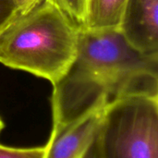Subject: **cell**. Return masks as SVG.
I'll list each match as a JSON object with an SVG mask.
<instances>
[{
  "label": "cell",
  "mask_w": 158,
  "mask_h": 158,
  "mask_svg": "<svg viewBox=\"0 0 158 158\" xmlns=\"http://www.w3.org/2000/svg\"><path fill=\"white\" fill-rule=\"evenodd\" d=\"M79 29L50 0L18 15L0 33V63L56 82L78 52Z\"/></svg>",
  "instance_id": "2"
},
{
  "label": "cell",
  "mask_w": 158,
  "mask_h": 158,
  "mask_svg": "<svg viewBox=\"0 0 158 158\" xmlns=\"http://www.w3.org/2000/svg\"><path fill=\"white\" fill-rule=\"evenodd\" d=\"M101 158H158V96L109 102L98 131Z\"/></svg>",
  "instance_id": "3"
},
{
  "label": "cell",
  "mask_w": 158,
  "mask_h": 158,
  "mask_svg": "<svg viewBox=\"0 0 158 158\" xmlns=\"http://www.w3.org/2000/svg\"><path fill=\"white\" fill-rule=\"evenodd\" d=\"M18 8V15L24 14L41 4L44 0H13Z\"/></svg>",
  "instance_id": "10"
},
{
  "label": "cell",
  "mask_w": 158,
  "mask_h": 158,
  "mask_svg": "<svg viewBox=\"0 0 158 158\" xmlns=\"http://www.w3.org/2000/svg\"><path fill=\"white\" fill-rule=\"evenodd\" d=\"M105 106L92 110L73 122L52 129L44 158H82L101 125Z\"/></svg>",
  "instance_id": "5"
},
{
  "label": "cell",
  "mask_w": 158,
  "mask_h": 158,
  "mask_svg": "<svg viewBox=\"0 0 158 158\" xmlns=\"http://www.w3.org/2000/svg\"><path fill=\"white\" fill-rule=\"evenodd\" d=\"M4 127H5V125H4V122H3V120L1 119V118H0V132L2 131V130L4 129Z\"/></svg>",
  "instance_id": "12"
},
{
  "label": "cell",
  "mask_w": 158,
  "mask_h": 158,
  "mask_svg": "<svg viewBox=\"0 0 158 158\" xmlns=\"http://www.w3.org/2000/svg\"><path fill=\"white\" fill-rule=\"evenodd\" d=\"M158 0H128L118 31L144 55H158Z\"/></svg>",
  "instance_id": "4"
},
{
  "label": "cell",
  "mask_w": 158,
  "mask_h": 158,
  "mask_svg": "<svg viewBox=\"0 0 158 158\" xmlns=\"http://www.w3.org/2000/svg\"><path fill=\"white\" fill-rule=\"evenodd\" d=\"M82 158H101L99 141H98V131H97L96 135L94 136V138L93 139L92 143H90L89 147L87 148L86 152L84 153Z\"/></svg>",
  "instance_id": "11"
},
{
  "label": "cell",
  "mask_w": 158,
  "mask_h": 158,
  "mask_svg": "<svg viewBox=\"0 0 158 158\" xmlns=\"http://www.w3.org/2000/svg\"><path fill=\"white\" fill-rule=\"evenodd\" d=\"M18 16V8L13 0H0V33Z\"/></svg>",
  "instance_id": "9"
},
{
  "label": "cell",
  "mask_w": 158,
  "mask_h": 158,
  "mask_svg": "<svg viewBox=\"0 0 158 158\" xmlns=\"http://www.w3.org/2000/svg\"><path fill=\"white\" fill-rule=\"evenodd\" d=\"M45 146L13 148L0 144V158H44Z\"/></svg>",
  "instance_id": "8"
},
{
  "label": "cell",
  "mask_w": 158,
  "mask_h": 158,
  "mask_svg": "<svg viewBox=\"0 0 158 158\" xmlns=\"http://www.w3.org/2000/svg\"><path fill=\"white\" fill-rule=\"evenodd\" d=\"M52 1L78 28L84 26L88 0H50Z\"/></svg>",
  "instance_id": "7"
},
{
  "label": "cell",
  "mask_w": 158,
  "mask_h": 158,
  "mask_svg": "<svg viewBox=\"0 0 158 158\" xmlns=\"http://www.w3.org/2000/svg\"><path fill=\"white\" fill-rule=\"evenodd\" d=\"M128 0H88L85 30L118 29Z\"/></svg>",
  "instance_id": "6"
},
{
  "label": "cell",
  "mask_w": 158,
  "mask_h": 158,
  "mask_svg": "<svg viewBox=\"0 0 158 158\" xmlns=\"http://www.w3.org/2000/svg\"><path fill=\"white\" fill-rule=\"evenodd\" d=\"M130 94L158 96V55H144L118 29H79L75 60L53 84V128Z\"/></svg>",
  "instance_id": "1"
}]
</instances>
